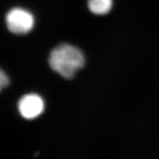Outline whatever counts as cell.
I'll use <instances>...</instances> for the list:
<instances>
[{"label":"cell","instance_id":"cell-1","mask_svg":"<svg viewBox=\"0 0 159 159\" xmlns=\"http://www.w3.org/2000/svg\"><path fill=\"white\" fill-rule=\"evenodd\" d=\"M49 64L54 71L63 78H72L85 64V57L78 48L62 44L52 50L49 57Z\"/></svg>","mask_w":159,"mask_h":159},{"label":"cell","instance_id":"cell-5","mask_svg":"<svg viewBox=\"0 0 159 159\" xmlns=\"http://www.w3.org/2000/svg\"><path fill=\"white\" fill-rule=\"evenodd\" d=\"M9 84V78L7 74L2 69H0V92L4 88L7 86Z\"/></svg>","mask_w":159,"mask_h":159},{"label":"cell","instance_id":"cell-3","mask_svg":"<svg viewBox=\"0 0 159 159\" xmlns=\"http://www.w3.org/2000/svg\"><path fill=\"white\" fill-rule=\"evenodd\" d=\"M18 109L20 114L25 119H33L43 113L44 102L43 99L37 94H27L19 100Z\"/></svg>","mask_w":159,"mask_h":159},{"label":"cell","instance_id":"cell-4","mask_svg":"<svg viewBox=\"0 0 159 159\" xmlns=\"http://www.w3.org/2000/svg\"><path fill=\"white\" fill-rule=\"evenodd\" d=\"M114 0H88L90 12L96 16H105L111 11Z\"/></svg>","mask_w":159,"mask_h":159},{"label":"cell","instance_id":"cell-2","mask_svg":"<svg viewBox=\"0 0 159 159\" xmlns=\"http://www.w3.org/2000/svg\"><path fill=\"white\" fill-rule=\"evenodd\" d=\"M6 23L10 32L16 34H25L32 31L35 19L33 14L29 10L15 7L7 13Z\"/></svg>","mask_w":159,"mask_h":159}]
</instances>
